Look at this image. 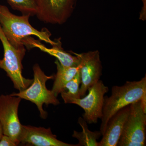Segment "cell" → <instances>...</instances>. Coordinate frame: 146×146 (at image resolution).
<instances>
[{
    "instance_id": "6da1fadb",
    "label": "cell",
    "mask_w": 146,
    "mask_h": 146,
    "mask_svg": "<svg viewBox=\"0 0 146 146\" xmlns=\"http://www.w3.org/2000/svg\"><path fill=\"white\" fill-rule=\"evenodd\" d=\"M30 16H17L11 13L6 6L0 5V26L11 44L16 48H25L24 40L32 35L51 46L56 44V40L53 41L50 39L51 34L47 29L39 31L32 26L29 22Z\"/></svg>"
},
{
    "instance_id": "7a4b0ae2",
    "label": "cell",
    "mask_w": 146,
    "mask_h": 146,
    "mask_svg": "<svg viewBox=\"0 0 146 146\" xmlns=\"http://www.w3.org/2000/svg\"><path fill=\"white\" fill-rule=\"evenodd\" d=\"M146 101V76L139 81H127L122 86H114L109 97H104L100 131L103 135L110 118L119 110L131 104Z\"/></svg>"
},
{
    "instance_id": "3957f363",
    "label": "cell",
    "mask_w": 146,
    "mask_h": 146,
    "mask_svg": "<svg viewBox=\"0 0 146 146\" xmlns=\"http://www.w3.org/2000/svg\"><path fill=\"white\" fill-rule=\"evenodd\" d=\"M34 78L30 86L19 93H13L11 95L20 97L21 99L29 101L35 104L39 110L42 119H46L47 112L43 109V105L48 106L53 104L58 105L60 104L52 91L46 88V83L49 80L54 78V76H48L45 74L40 66L35 64L33 67Z\"/></svg>"
},
{
    "instance_id": "277c9868",
    "label": "cell",
    "mask_w": 146,
    "mask_h": 146,
    "mask_svg": "<svg viewBox=\"0 0 146 146\" xmlns=\"http://www.w3.org/2000/svg\"><path fill=\"white\" fill-rule=\"evenodd\" d=\"M146 101L130 104V110L117 146H145L146 138Z\"/></svg>"
},
{
    "instance_id": "5b68a950",
    "label": "cell",
    "mask_w": 146,
    "mask_h": 146,
    "mask_svg": "<svg viewBox=\"0 0 146 146\" xmlns=\"http://www.w3.org/2000/svg\"><path fill=\"white\" fill-rule=\"evenodd\" d=\"M0 41L4 50V57L0 59V69L4 70L13 82L14 87L19 91L31 85L33 79L25 78L22 74V61L26 49H17L12 46L6 38L0 26Z\"/></svg>"
},
{
    "instance_id": "8992f818",
    "label": "cell",
    "mask_w": 146,
    "mask_h": 146,
    "mask_svg": "<svg viewBox=\"0 0 146 146\" xmlns=\"http://www.w3.org/2000/svg\"><path fill=\"white\" fill-rule=\"evenodd\" d=\"M108 90V87L100 80L89 88L88 94L82 98H71L63 92L60 94L65 103L77 105L84 110L82 118L87 123H96L102 116L104 95Z\"/></svg>"
},
{
    "instance_id": "52a82bcc",
    "label": "cell",
    "mask_w": 146,
    "mask_h": 146,
    "mask_svg": "<svg viewBox=\"0 0 146 146\" xmlns=\"http://www.w3.org/2000/svg\"><path fill=\"white\" fill-rule=\"evenodd\" d=\"M20 97L11 95L0 96V123L3 134L10 137L18 145L22 129L18 115V110L21 101Z\"/></svg>"
},
{
    "instance_id": "ba28073f",
    "label": "cell",
    "mask_w": 146,
    "mask_h": 146,
    "mask_svg": "<svg viewBox=\"0 0 146 146\" xmlns=\"http://www.w3.org/2000/svg\"><path fill=\"white\" fill-rule=\"evenodd\" d=\"M77 0H37L36 15L45 23L62 25L70 17Z\"/></svg>"
},
{
    "instance_id": "9c48e42d",
    "label": "cell",
    "mask_w": 146,
    "mask_h": 146,
    "mask_svg": "<svg viewBox=\"0 0 146 146\" xmlns=\"http://www.w3.org/2000/svg\"><path fill=\"white\" fill-rule=\"evenodd\" d=\"M76 54L80 59V72L81 82L80 94L81 98L85 96L89 88L99 81L102 67L98 50Z\"/></svg>"
},
{
    "instance_id": "30bf717a",
    "label": "cell",
    "mask_w": 146,
    "mask_h": 146,
    "mask_svg": "<svg viewBox=\"0 0 146 146\" xmlns=\"http://www.w3.org/2000/svg\"><path fill=\"white\" fill-rule=\"evenodd\" d=\"M19 143L24 145L35 146H78L64 143L57 139L51 129L31 125L22 126Z\"/></svg>"
},
{
    "instance_id": "8fae6325",
    "label": "cell",
    "mask_w": 146,
    "mask_h": 146,
    "mask_svg": "<svg viewBox=\"0 0 146 146\" xmlns=\"http://www.w3.org/2000/svg\"><path fill=\"white\" fill-rule=\"evenodd\" d=\"M130 110V105L123 108L110 118L98 146H117Z\"/></svg>"
},
{
    "instance_id": "7c38bea8",
    "label": "cell",
    "mask_w": 146,
    "mask_h": 146,
    "mask_svg": "<svg viewBox=\"0 0 146 146\" xmlns=\"http://www.w3.org/2000/svg\"><path fill=\"white\" fill-rule=\"evenodd\" d=\"M56 44L52 46L51 48H47L42 44L39 40H36L31 36L24 40L23 44L28 50L33 48H39L42 52L56 58L61 65L65 67H77L80 65V59L76 54L73 56L63 50L61 46V42L59 39H56Z\"/></svg>"
},
{
    "instance_id": "4fadbf2b",
    "label": "cell",
    "mask_w": 146,
    "mask_h": 146,
    "mask_svg": "<svg viewBox=\"0 0 146 146\" xmlns=\"http://www.w3.org/2000/svg\"><path fill=\"white\" fill-rule=\"evenodd\" d=\"M55 63L57 68V73L54 76L52 91L54 96H57L65 90L66 84L72 79L80 70V65L77 67H65L61 65L56 59Z\"/></svg>"
},
{
    "instance_id": "5bb4252c",
    "label": "cell",
    "mask_w": 146,
    "mask_h": 146,
    "mask_svg": "<svg viewBox=\"0 0 146 146\" xmlns=\"http://www.w3.org/2000/svg\"><path fill=\"white\" fill-rule=\"evenodd\" d=\"M78 123L82 131L78 132L74 130L72 136L78 141V146H98V140L102 136L100 131H92L89 130L86 121L81 117L79 118Z\"/></svg>"
},
{
    "instance_id": "9a60e30c",
    "label": "cell",
    "mask_w": 146,
    "mask_h": 146,
    "mask_svg": "<svg viewBox=\"0 0 146 146\" xmlns=\"http://www.w3.org/2000/svg\"><path fill=\"white\" fill-rule=\"evenodd\" d=\"M14 10L18 11L23 15H36L37 11V0H7Z\"/></svg>"
},
{
    "instance_id": "2e32d148",
    "label": "cell",
    "mask_w": 146,
    "mask_h": 146,
    "mask_svg": "<svg viewBox=\"0 0 146 146\" xmlns=\"http://www.w3.org/2000/svg\"><path fill=\"white\" fill-rule=\"evenodd\" d=\"M81 76L80 70L78 72L74 77L71 80L65 85L64 94L71 98L76 99H80V84H81Z\"/></svg>"
},
{
    "instance_id": "e0dca14e",
    "label": "cell",
    "mask_w": 146,
    "mask_h": 146,
    "mask_svg": "<svg viewBox=\"0 0 146 146\" xmlns=\"http://www.w3.org/2000/svg\"><path fill=\"white\" fill-rule=\"evenodd\" d=\"M17 145L8 136L3 134L0 140V146H16Z\"/></svg>"
},
{
    "instance_id": "ac0fdd59",
    "label": "cell",
    "mask_w": 146,
    "mask_h": 146,
    "mask_svg": "<svg viewBox=\"0 0 146 146\" xmlns=\"http://www.w3.org/2000/svg\"><path fill=\"white\" fill-rule=\"evenodd\" d=\"M3 135V129L2 128L1 125V123H0V140L2 136Z\"/></svg>"
}]
</instances>
